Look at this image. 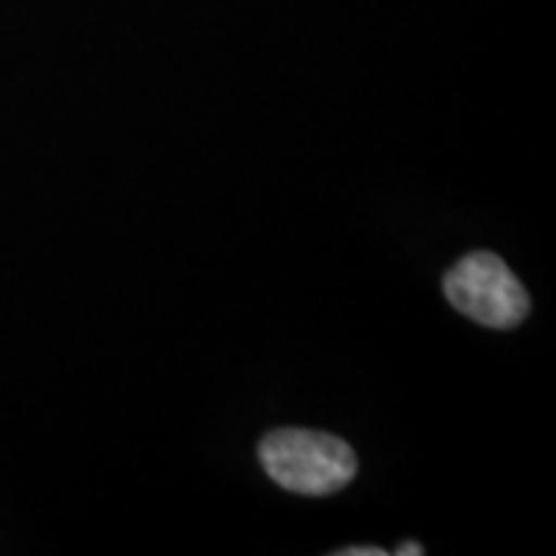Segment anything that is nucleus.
Here are the masks:
<instances>
[{"label":"nucleus","instance_id":"f257e3e1","mask_svg":"<svg viewBox=\"0 0 556 556\" xmlns=\"http://www.w3.org/2000/svg\"><path fill=\"white\" fill-rule=\"evenodd\" d=\"M260 467L285 492L303 497H328L356 479V452L340 437L321 430L285 427L263 437Z\"/></svg>","mask_w":556,"mask_h":556},{"label":"nucleus","instance_id":"f03ea898","mask_svg":"<svg viewBox=\"0 0 556 556\" xmlns=\"http://www.w3.org/2000/svg\"><path fill=\"white\" fill-rule=\"evenodd\" d=\"M442 291L460 316L495 331L517 328L532 309L517 273L492 251H473L457 260L442 278Z\"/></svg>","mask_w":556,"mask_h":556},{"label":"nucleus","instance_id":"7ed1b4c3","mask_svg":"<svg viewBox=\"0 0 556 556\" xmlns=\"http://www.w3.org/2000/svg\"><path fill=\"white\" fill-rule=\"evenodd\" d=\"M338 556H383L387 551H380V547H340V551H334Z\"/></svg>","mask_w":556,"mask_h":556},{"label":"nucleus","instance_id":"20e7f679","mask_svg":"<svg viewBox=\"0 0 556 556\" xmlns=\"http://www.w3.org/2000/svg\"><path fill=\"white\" fill-rule=\"evenodd\" d=\"M424 554V544H417V541H405L402 547H396V556H420Z\"/></svg>","mask_w":556,"mask_h":556}]
</instances>
